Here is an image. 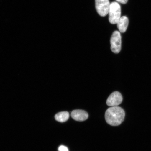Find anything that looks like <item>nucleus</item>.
Listing matches in <instances>:
<instances>
[{
  "label": "nucleus",
  "mask_w": 151,
  "mask_h": 151,
  "mask_svg": "<svg viewBox=\"0 0 151 151\" xmlns=\"http://www.w3.org/2000/svg\"><path fill=\"white\" fill-rule=\"evenodd\" d=\"M71 116L73 119L79 122H83L88 119V115L86 111L83 110H73L71 112Z\"/></svg>",
  "instance_id": "423d86ee"
},
{
  "label": "nucleus",
  "mask_w": 151,
  "mask_h": 151,
  "mask_svg": "<svg viewBox=\"0 0 151 151\" xmlns=\"http://www.w3.org/2000/svg\"><path fill=\"white\" fill-rule=\"evenodd\" d=\"M129 21L127 17H121L118 22L117 27L121 33H124L126 32L128 27Z\"/></svg>",
  "instance_id": "0eeeda50"
},
{
  "label": "nucleus",
  "mask_w": 151,
  "mask_h": 151,
  "mask_svg": "<svg viewBox=\"0 0 151 151\" xmlns=\"http://www.w3.org/2000/svg\"><path fill=\"white\" fill-rule=\"evenodd\" d=\"M111 49L114 53H119L121 50L122 37L119 32H113L110 39Z\"/></svg>",
  "instance_id": "7ed1b4c3"
},
{
  "label": "nucleus",
  "mask_w": 151,
  "mask_h": 151,
  "mask_svg": "<svg viewBox=\"0 0 151 151\" xmlns=\"http://www.w3.org/2000/svg\"><path fill=\"white\" fill-rule=\"evenodd\" d=\"M69 113L68 112H62L58 113L55 116V118L57 121L63 122L67 121L69 118Z\"/></svg>",
  "instance_id": "6e6552de"
},
{
  "label": "nucleus",
  "mask_w": 151,
  "mask_h": 151,
  "mask_svg": "<svg viewBox=\"0 0 151 151\" xmlns=\"http://www.w3.org/2000/svg\"><path fill=\"white\" fill-rule=\"evenodd\" d=\"M116 1L122 4H126L127 3L128 0H116Z\"/></svg>",
  "instance_id": "9d476101"
},
{
  "label": "nucleus",
  "mask_w": 151,
  "mask_h": 151,
  "mask_svg": "<svg viewBox=\"0 0 151 151\" xmlns=\"http://www.w3.org/2000/svg\"><path fill=\"white\" fill-rule=\"evenodd\" d=\"M122 96L120 92L115 91L110 94L107 99L106 104L109 106H116L120 104L122 101Z\"/></svg>",
  "instance_id": "39448f33"
},
{
  "label": "nucleus",
  "mask_w": 151,
  "mask_h": 151,
  "mask_svg": "<svg viewBox=\"0 0 151 151\" xmlns=\"http://www.w3.org/2000/svg\"><path fill=\"white\" fill-rule=\"evenodd\" d=\"M58 151H69L67 147L63 146H60L58 148Z\"/></svg>",
  "instance_id": "1a4fd4ad"
},
{
  "label": "nucleus",
  "mask_w": 151,
  "mask_h": 151,
  "mask_svg": "<svg viewBox=\"0 0 151 151\" xmlns=\"http://www.w3.org/2000/svg\"><path fill=\"white\" fill-rule=\"evenodd\" d=\"M120 6L116 2H113L110 4L109 11V22L112 24H117L121 18Z\"/></svg>",
  "instance_id": "f03ea898"
},
{
  "label": "nucleus",
  "mask_w": 151,
  "mask_h": 151,
  "mask_svg": "<svg viewBox=\"0 0 151 151\" xmlns=\"http://www.w3.org/2000/svg\"><path fill=\"white\" fill-rule=\"evenodd\" d=\"M125 117V112L123 109L117 106L109 108L105 114L106 121L109 125L117 126L123 122Z\"/></svg>",
  "instance_id": "f257e3e1"
},
{
  "label": "nucleus",
  "mask_w": 151,
  "mask_h": 151,
  "mask_svg": "<svg viewBox=\"0 0 151 151\" xmlns=\"http://www.w3.org/2000/svg\"><path fill=\"white\" fill-rule=\"evenodd\" d=\"M95 7L97 13L101 17L108 14L110 4L109 0H95Z\"/></svg>",
  "instance_id": "20e7f679"
}]
</instances>
